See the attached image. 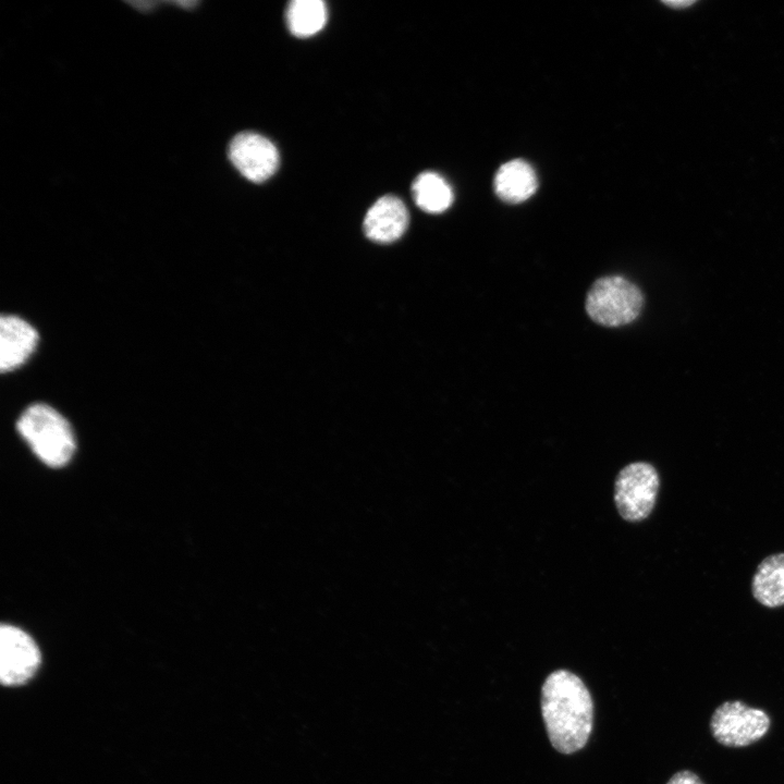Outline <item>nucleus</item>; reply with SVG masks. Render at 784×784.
Returning <instances> with one entry per match:
<instances>
[{
    "instance_id": "f257e3e1",
    "label": "nucleus",
    "mask_w": 784,
    "mask_h": 784,
    "mask_svg": "<svg viewBox=\"0 0 784 784\" xmlns=\"http://www.w3.org/2000/svg\"><path fill=\"white\" fill-rule=\"evenodd\" d=\"M548 737L562 754L581 749L592 731L593 702L584 682L566 670L552 672L541 688Z\"/></svg>"
},
{
    "instance_id": "f03ea898",
    "label": "nucleus",
    "mask_w": 784,
    "mask_h": 784,
    "mask_svg": "<svg viewBox=\"0 0 784 784\" xmlns=\"http://www.w3.org/2000/svg\"><path fill=\"white\" fill-rule=\"evenodd\" d=\"M16 429L34 454L49 467H62L74 455L76 442L71 425L47 404L28 406L21 414Z\"/></svg>"
},
{
    "instance_id": "7ed1b4c3",
    "label": "nucleus",
    "mask_w": 784,
    "mask_h": 784,
    "mask_svg": "<svg viewBox=\"0 0 784 784\" xmlns=\"http://www.w3.org/2000/svg\"><path fill=\"white\" fill-rule=\"evenodd\" d=\"M644 296L638 286L618 275L598 279L586 297V311L597 323L620 327L634 321L640 314Z\"/></svg>"
},
{
    "instance_id": "20e7f679",
    "label": "nucleus",
    "mask_w": 784,
    "mask_h": 784,
    "mask_svg": "<svg viewBox=\"0 0 784 784\" xmlns=\"http://www.w3.org/2000/svg\"><path fill=\"white\" fill-rule=\"evenodd\" d=\"M659 486V474L651 464L635 462L625 466L614 486V501L620 515L628 522L647 518L656 504Z\"/></svg>"
},
{
    "instance_id": "39448f33",
    "label": "nucleus",
    "mask_w": 784,
    "mask_h": 784,
    "mask_svg": "<svg viewBox=\"0 0 784 784\" xmlns=\"http://www.w3.org/2000/svg\"><path fill=\"white\" fill-rule=\"evenodd\" d=\"M770 727L768 714L742 701H726L712 714L710 730L726 747H745L762 738Z\"/></svg>"
},
{
    "instance_id": "423d86ee",
    "label": "nucleus",
    "mask_w": 784,
    "mask_h": 784,
    "mask_svg": "<svg viewBox=\"0 0 784 784\" xmlns=\"http://www.w3.org/2000/svg\"><path fill=\"white\" fill-rule=\"evenodd\" d=\"M40 651L35 640L12 625L0 628V679L4 686L25 684L40 664Z\"/></svg>"
},
{
    "instance_id": "0eeeda50",
    "label": "nucleus",
    "mask_w": 784,
    "mask_h": 784,
    "mask_svg": "<svg viewBox=\"0 0 784 784\" xmlns=\"http://www.w3.org/2000/svg\"><path fill=\"white\" fill-rule=\"evenodd\" d=\"M229 158L243 176L256 183L268 180L279 166L273 143L253 132L240 133L231 140Z\"/></svg>"
},
{
    "instance_id": "6e6552de",
    "label": "nucleus",
    "mask_w": 784,
    "mask_h": 784,
    "mask_svg": "<svg viewBox=\"0 0 784 784\" xmlns=\"http://www.w3.org/2000/svg\"><path fill=\"white\" fill-rule=\"evenodd\" d=\"M36 329L15 315L0 319V368L8 372L23 365L35 352L38 343Z\"/></svg>"
},
{
    "instance_id": "1a4fd4ad",
    "label": "nucleus",
    "mask_w": 784,
    "mask_h": 784,
    "mask_svg": "<svg viewBox=\"0 0 784 784\" xmlns=\"http://www.w3.org/2000/svg\"><path fill=\"white\" fill-rule=\"evenodd\" d=\"M407 225V209L404 203L393 195L380 197L369 208L363 223L366 236L378 243L396 241Z\"/></svg>"
},
{
    "instance_id": "9d476101",
    "label": "nucleus",
    "mask_w": 784,
    "mask_h": 784,
    "mask_svg": "<svg viewBox=\"0 0 784 784\" xmlns=\"http://www.w3.org/2000/svg\"><path fill=\"white\" fill-rule=\"evenodd\" d=\"M538 181L532 167L522 159L500 167L494 177L495 194L511 204L528 199L537 189Z\"/></svg>"
},
{
    "instance_id": "9b49d317",
    "label": "nucleus",
    "mask_w": 784,
    "mask_h": 784,
    "mask_svg": "<svg viewBox=\"0 0 784 784\" xmlns=\"http://www.w3.org/2000/svg\"><path fill=\"white\" fill-rule=\"evenodd\" d=\"M755 599L764 607L784 605V553H774L758 565L751 583Z\"/></svg>"
},
{
    "instance_id": "f8f14e48",
    "label": "nucleus",
    "mask_w": 784,
    "mask_h": 784,
    "mask_svg": "<svg viewBox=\"0 0 784 784\" xmlns=\"http://www.w3.org/2000/svg\"><path fill=\"white\" fill-rule=\"evenodd\" d=\"M416 205L428 213H440L453 201V192L448 182L438 173H420L412 185Z\"/></svg>"
},
{
    "instance_id": "ddd939ff",
    "label": "nucleus",
    "mask_w": 784,
    "mask_h": 784,
    "mask_svg": "<svg viewBox=\"0 0 784 784\" xmlns=\"http://www.w3.org/2000/svg\"><path fill=\"white\" fill-rule=\"evenodd\" d=\"M327 8L320 0H293L286 9V23L291 33L308 37L318 33L327 22Z\"/></svg>"
},
{
    "instance_id": "4468645a",
    "label": "nucleus",
    "mask_w": 784,
    "mask_h": 784,
    "mask_svg": "<svg viewBox=\"0 0 784 784\" xmlns=\"http://www.w3.org/2000/svg\"><path fill=\"white\" fill-rule=\"evenodd\" d=\"M666 784H703L697 774L689 770L676 772Z\"/></svg>"
}]
</instances>
